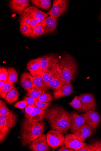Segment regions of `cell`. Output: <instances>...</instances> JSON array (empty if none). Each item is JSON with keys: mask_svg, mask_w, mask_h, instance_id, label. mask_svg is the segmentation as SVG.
Segmentation results:
<instances>
[{"mask_svg": "<svg viewBox=\"0 0 101 151\" xmlns=\"http://www.w3.org/2000/svg\"><path fill=\"white\" fill-rule=\"evenodd\" d=\"M45 119L47 120L52 129L61 133H66L70 129L71 121L70 114L60 106H52L47 109Z\"/></svg>", "mask_w": 101, "mask_h": 151, "instance_id": "6da1fadb", "label": "cell"}, {"mask_svg": "<svg viewBox=\"0 0 101 151\" xmlns=\"http://www.w3.org/2000/svg\"><path fill=\"white\" fill-rule=\"evenodd\" d=\"M46 129L42 122H35L25 118L22 122L21 131V141L22 147L30 145L44 133Z\"/></svg>", "mask_w": 101, "mask_h": 151, "instance_id": "7a4b0ae2", "label": "cell"}, {"mask_svg": "<svg viewBox=\"0 0 101 151\" xmlns=\"http://www.w3.org/2000/svg\"><path fill=\"white\" fill-rule=\"evenodd\" d=\"M60 75L63 84L70 83L75 78L77 67L74 58L65 54L59 59Z\"/></svg>", "mask_w": 101, "mask_h": 151, "instance_id": "3957f363", "label": "cell"}, {"mask_svg": "<svg viewBox=\"0 0 101 151\" xmlns=\"http://www.w3.org/2000/svg\"><path fill=\"white\" fill-rule=\"evenodd\" d=\"M39 58L40 62L39 70L50 74L60 73L59 58L57 54L45 55Z\"/></svg>", "mask_w": 101, "mask_h": 151, "instance_id": "277c9868", "label": "cell"}, {"mask_svg": "<svg viewBox=\"0 0 101 151\" xmlns=\"http://www.w3.org/2000/svg\"><path fill=\"white\" fill-rule=\"evenodd\" d=\"M68 2L67 0H54L52 8L47 13L48 14L56 18L62 16L67 11Z\"/></svg>", "mask_w": 101, "mask_h": 151, "instance_id": "5b68a950", "label": "cell"}, {"mask_svg": "<svg viewBox=\"0 0 101 151\" xmlns=\"http://www.w3.org/2000/svg\"><path fill=\"white\" fill-rule=\"evenodd\" d=\"M47 142L49 145L55 149L64 145L65 137L64 134L52 129L47 133Z\"/></svg>", "mask_w": 101, "mask_h": 151, "instance_id": "8992f818", "label": "cell"}, {"mask_svg": "<svg viewBox=\"0 0 101 151\" xmlns=\"http://www.w3.org/2000/svg\"><path fill=\"white\" fill-rule=\"evenodd\" d=\"M47 134H42L28 146L33 151H48L51 148L47 140Z\"/></svg>", "mask_w": 101, "mask_h": 151, "instance_id": "52a82bcc", "label": "cell"}, {"mask_svg": "<svg viewBox=\"0 0 101 151\" xmlns=\"http://www.w3.org/2000/svg\"><path fill=\"white\" fill-rule=\"evenodd\" d=\"M82 106L83 112H86L90 110L96 111L97 106L93 95L92 93L82 94L78 96Z\"/></svg>", "mask_w": 101, "mask_h": 151, "instance_id": "ba28073f", "label": "cell"}, {"mask_svg": "<svg viewBox=\"0 0 101 151\" xmlns=\"http://www.w3.org/2000/svg\"><path fill=\"white\" fill-rule=\"evenodd\" d=\"M59 19V18L50 16L45 18L40 22L39 24L44 31L43 35H50L55 31L58 24Z\"/></svg>", "mask_w": 101, "mask_h": 151, "instance_id": "9c48e42d", "label": "cell"}, {"mask_svg": "<svg viewBox=\"0 0 101 151\" xmlns=\"http://www.w3.org/2000/svg\"><path fill=\"white\" fill-rule=\"evenodd\" d=\"M81 116L84 117L86 122L91 127L92 131L97 129L101 120L100 116L97 111L90 110Z\"/></svg>", "mask_w": 101, "mask_h": 151, "instance_id": "30bf717a", "label": "cell"}, {"mask_svg": "<svg viewBox=\"0 0 101 151\" xmlns=\"http://www.w3.org/2000/svg\"><path fill=\"white\" fill-rule=\"evenodd\" d=\"M84 142H81L77 138L76 135L73 134H67L65 137L64 145L69 149L74 150L75 151L78 150L86 145Z\"/></svg>", "mask_w": 101, "mask_h": 151, "instance_id": "8fae6325", "label": "cell"}, {"mask_svg": "<svg viewBox=\"0 0 101 151\" xmlns=\"http://www.w3.org/2000/svg\"><path fill=\"white\" fill-rule=\"evenodd\" d=\"M30 5V1L28 0H11L8 5L13 11L20 15Z\"/></svg>", "mask_w": 101, "mask_h": 151, "instance_id": "7c38bea8", "label": "cell"}, {"mask_svg": "<svg viewBox=\"0 0 101 151\" xmlns=\"http://www.w3.org/2000/svg\"><path fill=\"white\" fill-rule=\"evenodd\" d=\"M17 118V115L11 111L5 115H0V127L12 129L15 126Z\"/></svg>", "mask_w": 101, "mask_h": 151, "instance_id": "4fadbf2b", "label": "cell"}, {"mask_svg": "<svg viewBox=\"0 0 101 151\" xmlns=\"http://www.w3.org/2000/svg\"><path fill=\"white\" fill-rule=\"evenodd\" d=\"M69 114L71 121L70 131L75 134L81 126L85 124V118L74 111L70 113Z\"/></svg>", "mask_w": 101, "mask_h": 151, "instance_id": "5bb4252c", "label": "cell"}, {"mask_svg": "<svg viewBox=\"0 0 101 151\" xmlns=\"http://www.w3.org/2000/svg\"><path fill=\"white\" fill-rule=\"evenodd\" d=\"M74 89L70 83L63 84L58 88L54 91L53 93L54 101L73 94Z\"/></svg>", "mask_w": 101, "mask_h": 151, "instance_id": "9a60e30c", "label": "cell"}, {"mask_svg": "<svg viewBox=\"0 0 101 151\" xmlns=\"http://www.w3.org/2000/svg\"><path fill=\"white\" fill-rule=\"evenodd\" d=\"M39 23L45 18L48 17L47 13L43 12L35 6H32L27 8L24 12Z\"/></svg>", "mask_w": 101, "mask_h": 151, "instance_id": "2e32d148", "label": "cell"}, {"mask_svg": "<svg viewBox=\"0 0 101 151\" xmlns=\"http://www.w3.org/2000/svg\"><path fill=\"white\" fill-rule=\"evenodd\" d=\"M45 116L46 110L43 111L35 107L33 111L25 118L33 122H40L45 119Z\"/></svg>", "mask_w": 101, "mask_h": 151, "instance_id": "e0dca14e", "label": "cell"}, {"mask_svg": "<svg viewBox=\"0 0 101 151\" xmlns=\"http://www.w3.org/2000/svg\"><path fill=\"white\" fill-rule=\"evenodd\" d=\"M91 127L87 124L83 125L76 133L77 139L81 142H84L93 134Z\"/></svg>", "mask_w": 101, "mask_h": 151, "instance_id": "ac0fdd59", "label": "cell"}, {"mask_svg": "<svg viewBox=\"0 0 101 151\" xmlns=\"http://www.w3.org/2000/svg\"><path fill=\"white\" fill-rule=\"evenodd\" d=\"M20 82L21 86L26 91L36 88L32 76L28 72L24 73L22 74L20 79Z\"/></svg>", "mask_w": 101, "mask_h": 151, "instance_id": "d6986e66", "label": "cell"}, {"mask_svg": "<svg viewBox=\"0 0 101 151\" xmlns=\"http://www.w3.org/2000/svg\"><path fill=\"white\" fill-rule=\"evenodd\" d=\"M32 76L36 88L42 91H49L50 88L40 76L37 74Z\"/></svg>", "mask_w": 101, "mask_h": 151, "instance_id": "ffe728a7", "label": "cell"}, {"mask_svg": "<svg viewBox=\"0 0 101 151\" xmlns=\"http://www.w3.org/2000/svg\"><path fill=\"white\" fill-rule=\"evenodd\" d=\"M20 26L28 25L33 26L40 23L36 19H34L24 12L20 15Z\"/></svg>", "mask_w": 101, "mask_h": 151, "instance_id": "44dd1931", "label": "cell"}, {"mask_svg": "<svg viewBox=\"0 0 101 151\" xmlns=\"http://www.w3.org/2000/svg\"><path fill=\"white\" fill-rule=\"evenodd\" d=\"M19 93L17 88H12L6 95L5 100L8 104H11L18 100Z\"/></svg>", "mask_w": 101, "mask_h": 151, "instance_id": "7402d4cb", "label": "cell"}, {"mask_svg": "<svg viewBox=\"0 0 101 151\" xmlns=\"http://www.w3.org/2000/svg\"><path fill=\"white\" fill-rule=\"evenodd\" d=\"M31 1L36 6L43 10L48 11L51 8L52 1L50 0H31Z\"/></svg>", "mask_w": 101, "mask_h": 151, "instance_id": "603a6c76", "label": "cell"}, {"mask_svg": "<svg viewBox=\"0 0 101 151\" xmlns=\"http://www.w3.org/2000/svg\"><path fill=\"white\" fill-rule=\"evenodd\" d=\"M31 73L32 75L37 74L40 76L48 85L54 78L60 74V73L54 74L46 73L39 70L34 73Z\"/></svg>", "mask_w": 101, "mask_h": 151, "instance_id": "cb8c5ba5", "label": "cell"}, {"mask_svg": "<svg viewBox=\"0 0 101 151\" xmlns=\"http://www.w3.org/2000/svg\"><path fill=\"white\" fill-rule=\"evenodd\" d=\"M40 67L39 58L31 60L29 62L26 66V69L30 73H34L38 71Z\"/></svg>", "mask_w": 101, "mask_h": 151, "instance_id": "d4e9b609", "label": "cell"}, {"mask_svg": "<svg viewBox=\"0 0 101 151\" xmlns=\"http://www.w3.org/2000/svg\"><path fill=\"white\" fill-rule=\"evenodd\" d=\"M8 75L7 81L10 84H13L18 81V74L15 68H9L8 69Z\"/></svg>", "mask_w": 101, "mask_h": 151, "instance_id": "484cf974", "label": "cell"}, {"mask_svg": "<svg viewBox=\"0 0 101 151\" xmlns=\"http://www.w3.org/2000/svg\"><path fill=\"white\" fill-rule=\"evenodd\" d=\"M20 32L24 36L32 37L33 32V26L25 25L20 26Z\"/></svg>", "mask_w": 101, "mask_h": 151, "instance_id": "4316f807", "label": "cell"}, {"mask_svg": "<svg viewBox=\"0 0 101 151\" xmlns=\"http://www.w3.org/2000/svg\"><path fill=\"white\" fill-rule=\"evenodd\" d=\"M63 84L60 74L54 78L48 84V86L54 91L58 88Z\"/></svg>", "mask_w": 101, "mask_h": 151, "instance_id": "83f0119b", "label": "cell"}, {"mask_svg": "<svg viewBox=\"0 0 101 151\" xmlns=\"http://www.w3.org/2000/svg\"><path fill=\"white\" fill-rule=\"evenodd\" d=\"M49 93L48 91H42L36 88H32L28 90L25 94L26 96L38 99L42 94Z\"/></svg>", "mask_w": 101, "mask_h": 151, "instance_id": "f1b7e54d", "label": "cell"}, {"mask_svg": "<svg viewBox=\"0 0 101 151\" xmlns=\"http://www.w3.org/2000/svg\"><path fill=\"white\" fill-rule=\"evenodd\" d=\"M68 105L75 109L76 111L83 112V106L78 96H76L73 100L69 103Z\"/></svg>", "mask_w": 101, "mask_h": 151, "instance_id": "f546056e", "label": "cell"}, {"mask_svg": "<svg viewBox=\"0 0 101 151\" xmlns=\"http://www.w3.org/2000/svg\"><path fill=\"white\" fill-rule=\"evenodd\" d=\"M14 87H15L13 84H10L7 81L3 87L0 88V97L4 99L7 93Z\"/></svg>", "mask_w": 101, "mask_h": 151, "instance_id": "4dcf8cb0", "label": "cell"}, {"mask_svg": "<svg viewBox=\"0 0 101 151\" xmlns=\"http://www.w3.org/2000/svg\"><path fill=\"white\" fill-rule=\"evenodd\" d=\"M33 26V32L31 38H37L44 35V29L40 24Z\"/></svg>", "mask_w": 101, "mask_h": 151, "instance_id": "1f68e13d", "label": "cell"}, {"mask_svg": "<svg viewBox=\"0 0 101 151\" xmlns=\"http://www.w3.org/2000/svg\"><path fill=\"white\" fill-rule=\"evenodd\" d=\"M89 143L92 151H101V140H92Z\"/></svg>", "mask_w": 101, "mask_h": 151, "instance_id": "d6a6232c", "label": "cell"}, {"mask_svg": "<svg viewBox=\"0 0 101 151\" xmlns=\"http://www.w3.org/2000/svg\"><path fill=\"white\" fill-rule=\"evenodd\" d=\"M52 95L49 93H45L41 95L38 99L39 101L43 103H52L53 100Z\"/></svg>", "mask_w": 101, "mask_h": 151, "instance_id": "836d02e7", "label": "cell"}, {"mask_svg": "<svg viewBox=\"0 0 101 151\" xmlns=\"http://www.w3.org/2000/svg\"><path fill=\"white\" fill-rule=\"evenodd\" d=\"M9 129L6 127H0V142L3 141L7 136Z\"/></svg>", "mask_w": 101, "mask_h": 151, "instance_id": "e575fe53", "label": "cell"}, {"mask_svg": "<svg viewBox=\"0 0 101 151\" xmlns=\"http://www.w3.org/2000/svg\"><path fill=\"white\" fill-rule=\"evenodd\" d=\"M10 111L5 103L2 100L0 101V115H5Z\"/></svg>", "mask_w": 101, "mask_h": 151, "instance_id": "d590c367", "label": "cell"}, {"mask_svg": "<svg viewBox=\"0 0 101 151\" xmlns=\"http://www.w3.org/2000/svg\"><path fill=\"white\" fill-rule=\"evenodd\" d=\"M8 75V70L5 67L0 68V80L7 81Z\"/></svg>", "mask_w": 101, "mask_h": 151, "instance_id": "8d00e7d4", "label": "cell"}, {"mask_svg": "<svg viewBox=\"0 0 101 151\" xmlns=\"http://www.w3.org/2000/svg\"><path fill=\"white\" fill-rule=\"evenodd\" d=\"M52 103H46L40 101L38 100L36 101L35 106L36 108L45 111L51 104Z\"/></svg>", "mask_w": 101, "mask_h": 151, "instance_id": "74e56055", "label": "cell"}, {"mask_svg": "<svg viewBox=\"0 0 101 151\" xmlns=\"http://www.w3.org/2000/svg\"><path fill=\"white\" fill-rule=\"evenodd\" d=\"M23 100L26 102L27 105H35L36 102L38 100V99L24 96Z\"/></svg>", "mask_w": 101, "mask_h": 151, "instance_id": "f35d334b", "label": "cell"}, {"mask_svg": "<svg viewBox=\"0 0 101 151\" xmlns=\"http://www.w3.org/2000/svg\"><path fill=\"white\" fill-rule=\"evenodd\" d=\"M27 105L26 102L23 100L16 103L14 104V106L17 108L23 109Z\"/></svg>", "mask_w": 101, "mask_h": 151, "instance_id": "ab89813d", "label": "cell"}, {"mask_svg": "<svg viewBox=\"0 0 101 151\" xmlns=\"http://www.w3.org/2000/svg\"><path fill=\"white\" fill-rule=\"evenodd\" d=\"M35 107V105H27L25 108V117L30 114Z\"/></svg>", "mask_w": 101, "mask_h": 151, "instance_id": "60d3db41", "label": "cell"}, {"mask_svg": "<svg viewBox=\"0 0 101 151\" xmlns=\"http://www.w3.org/2000/svg\"><path fill=\"white\" fill-rule=\"evenodd\" d=\"M78 151H92V149L89 144L88 143L85 146L79 149Z\"/></svg>", "mask_w": 101, "mask_h": 151, "instance_id": "b9f144b4", "label": "cell"}, {"mask_svg": "<svg viewBox=\"0 0 101 151\" xmlns=\"http://www.w3.org/2000/svg\"><path fill=\"white\" fill-rule=\"evenodd\" d=\"M58 151H74L73 149H69L65 146H61L57 150Z\"/></svg>", "mask_w": 101, "mask_h": 151, "instance_id": "7bdbcfd3", "label": "cell"}, {"mask_svg": "<svg viewBox=\"0 0 101 151\" xmlns=\"http://www.w3.org/2000/svg\"><path fill=\"white\" fill-rule=\"evenodd\" d=\"M7 81L0 80V88H1L6 83Z\"/></svg>", "mask_w": 101, "mask_h": 151, "instance_id": "ee69618b", "label": "cell"}, {"mask_svg": "<svg viewBox=\"0 0 101 151\" xmlns=\"http://www.w3.org/2000/svg\"><path fill=\"white\" fill-rule=\"evenodd\" d=\"M100 21L101 22V12L100 13Z\"/></svg>", "mask_w": 101, "mask_h": 151, "instance_id": "f6af8a7d", "label": "cell"}]
</instances>
